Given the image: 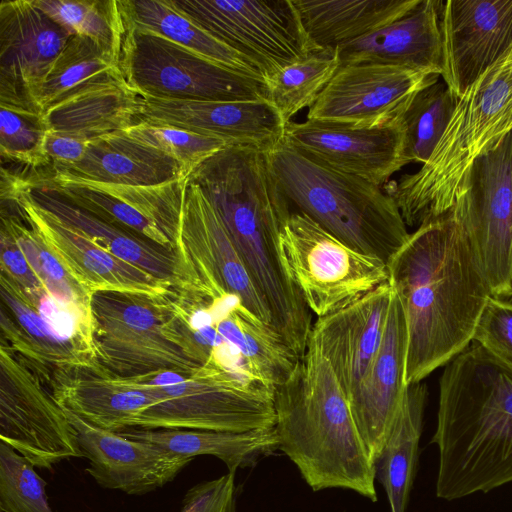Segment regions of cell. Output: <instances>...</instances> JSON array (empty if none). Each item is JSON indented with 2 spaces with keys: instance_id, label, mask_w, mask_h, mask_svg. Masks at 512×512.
Segmentation results:
<instances>
[{
  "instance_id": "6da1fadb",
  "label": "cell",
  "mask_w": 512,
  "mask_h": 512,
  "mask_svg": "<svg viewBox=\"0 0 512 512\" xmlns=\"http://www.w3.org/2000/svg\"><path fill=\"white\" fill-rule=\"evenodd\" d=\"M405 312V383L422 382L472 342L488 284L450 209L422 223L387 262Z\"/></svg>"
},
{
  "instance_id": "cb8c5ba5",
  "label": "cell",
  "mask_w": 512,
  "mask_h": 512,
  "mask_svg": "<svg viewBox=\"0 0 512 512\" xmlns=\"http://www.w3.org/2000/svg\"><path fill=\"white\" fill-rule=\"evenodd\" d=\"M393 286H379L353 304L317 318L309 341L332 367L347 400L366 376L382 341Z\"/></svg>"
},
{
  "instance_id": "4dcf8cb0",
  "label": "cell",
  "mask_w": 512,
  "mask_h": 512,
  "mask_svg": "<svg viewBox=\"0 0 512 512\" xmlns=\"http://www.w3.org/2000/svg\"><path fill=\"white\" fill-rule=\"evenodd\" d=\"M32 199L69 224L92 243L155 277L170 282L175 258L172 250L114 226L69 203L27 179Z\"/></svg>"
},
{
  "instance_id": "44dd1931",
  "label": "cell",
  "mask_w": 512,
  "mask_h": 512,
  "mask_svg": "<svg viewBox=\"0 0 512 512\" xmlns=\"http://www.w3.org/2000/svg\"><path fill=\"white\" fill-rule=\"evenodd\" d=\"M136 122L172 126L266 153L284 140L286 122L268 101L139 98Z\"/></svg>"
},
{
  "instance_id": "4316f807",
  "label": "cell",
  "mask_w": 512,
  "mask_h": 512,
  "mask_svg": "<svg viewBox=\"0 0 512 512\" xmlns=\"http://www.w3.org/2000/svg\"><path fill=\"white\" fill-rule=\"evenodd\" d=\"M140 95L122 76L89 83L43 111L52 131L94 139L136 123Z\"/></svg>"
},
{
  "instance_id": "603a6c76",
  "label": "cell",
  "mask_w": 512,
  "mask_h": 512,
  "mask_svg": "<svg viewBox=\"0 0 512 512\" xmlns=\"http://www.w3.org/2000/svg\"><path fill=\"white\" fill-rule=\"evenodd\" d=\"M407 325L393 288L378 352L356 392L348 399L357 429L374 463L387 439L404 390Z\"/></svg>"
},
{
  "instance_id": "ffe728a7",
  "label": "cell",
  "mask_w": 512,
  "mask_h": 512,
  "mask_svg": "<svg viewBox=\"0 0 512 512\" xmlns=\"http://www.w3.org/2000/svg\"><path fill=\"white\" fill-rule=\"evenodd\" d=\"M283 142L329 168L378 186L408 164L402 118L374 128L291 121Z\"/></svg>"
},
{
  "instance_id": "ba28073f",
  "label": "cell",
  "mask_w": 512,
  "mask_h": 512,
  "mask_svg": "<svg viewBox=\"0 0 512 512\" xmlns=\"http://www.w3.org/2000/svg\"><path fill=\"white\" fill-rule=\"evenodd\" d=\"M491 295L512 297V131L477 157L452 206Z\"/></svg>"
},
{
  "instance_id": "3957f363",
  "label": "cell",
  "mask_w": 512,
  "mask_h": 512,
  "mask_svg": "<svg viewBox=\"0 0 512 512\" xmlns=\"http://www.w3.org/2000/svg\"><path fill=\"white\" fill-rule=\"evenodd\" d=\"M279 450L313 491L352 490L377 501L374 463L347 397L316 345L307 350L274 393Z\"/></svg>"
},
{
  "instance_id": "5b68a950",
  "label": "cell",
  "mask_w": 512,
  "mask_h": 512,
  "mask_svg": "<svg viewBox=\"0 0 512 512\" xmlns=\"http://www.w3.org/2000/svg\"><path fill=\"white\" fill-rule=\"evenodd\" d=\"M289 203L352 248L388 262L410 234L380 186L329 168L285 142L268 153Z\"/></svg>"
},
{
  "instance_id": "8992f818",
  "label": "cell",
  "mask_w": 512,
  "mask_h": 512,
  "mask_svg": "<svg viewBox=\"0 0 512 512\" xmlns=\"http://www.w3.org/2000/svg\"><path fill=\"white\" fill-rule=\"evenodd\" d=\"M155 402L132 428L247 432L275 427V388L241 382L212 364L191 374L162 370L128 376Z\"/></svg>"
},
{
  "instance_id": "7c38bea8",
  "label": "cell",
  "mask_w": 512,
  "mask_h": 512,
  "mask_svg": "<svg viewBox=\"0 0 512 512\" xmlns=\"http://www.w3.org/2000/svg\"><path fill=\"white\" fill-rule=\"evenodd\" d=\"M216 38L258 64L266 80L320 48L292 0H169Z\"/></svg>"
},
{
  "instance_id": "484cf974",
  "label": "cell",
  "mask_w": 512,
  "mask_h": 512,
  "mask_svg": "<svg viewBox=\"0 0 512 512\" xmlns=\"http://www.w3.org/2000/svg\"><path fill=\"white\" fill-rule=\"evenodd\" d=\"M57 403L98 428L121 432L132 428L152 398L100 364L60 371L47 387Z\"/></svg>"
},
{
  "instance_id": "1f68e13d",
  "label": "cell",
  "mask_w": 512,
  "mask_h": 512,
  "mask_svg": "<svg viewBox=\"0 0 512 512\" xmlns=\"http://www.w3.org/2000/svg\"><path fill=\"white\" fill-rule=\"evenodd\" d=\"M118 433L193 459L202 455L217 457L232 473L254 467L262 458L279 450L275 427L247 432L128 428Z\"/></svg>"
},
{
  "instance_id": "5bb4252c",
  "label": "cell",
  "mask_w": 512,
  "mask_h": 512,
  "mask_svg": "<svg viewBox=\"0 0 512 512\" xmlns=\"http://www.w3.org/2000/svg\"><path fill=\"white\" fill-rule=\"evenodd\" d=\"M188 179L137 186L56 171L33 183L114 226L172 250Z\"/></svg>"
},
{
  "instance_id": "ee69618b",
  "label": "cell",
  "mask_w": 512,
  "mask_h": 512,
  "mask_svg": "<svg viewBox=\"0 0 512 512\" xmlns=\"http://www.w3.org/2000/svg\"><path fill=\"white\" fill-rule=\"evenodd\" d=\"M91 141L92 139L81 135L49 130L46 152L52 172L64 170L79 162Z\"/></svg>"
},
{
  "instance_id": "4fadbf2b",
  "label": "cell",
  "mask_w": 512,
  "mask_h": 512,
  "mask_svg": "<svg viewBox=\"0 0 512 512\" xmlns=\"http://www.w3.org/2000/svg\"><path fill=\"white\" fill-rule=\"evenodd\" d=\"M0 441L35 467L51 470L83 457L64 409L40 377L8 346H0Z\"/></svg>"
},
{
  "instance_id": "60d3db41",
  "label": "cell",
  "mask_w": 512,
  "mask_h": 512,
  "mask_svg": "<svg viewBox=\"0 0 512 512\" xmlns=\"http://www.w3.org/2000/svg\"><path fill=\"white\" fill-rule=\"evenodd\" d=\"M123 132L175 159L188 176L205 160L227 147L224 141L217 138L147 122H136Z\"/></svg>"
},
{
  "instance_id": "f35d334b",
  "label": "cell",
  "mask_w": 512,
  "mask_h": 512,
  "mask_svg": "<svg viewBox=\"0 0 512 512\" xmlns=\"http://www.w3.org/2000/svg\"><path fill=\"white\" fill-rule=\"evenodd\" d=\"M0 153L32 170L50 166L46 152L49 127L41 113L0 105Z\"/></svg>"
},
{
  "instance_id": "52a82bcc",
  "label": "cell",
  "mask_w": 512,
  "mask_h": 512,
  "mask_svg": "<svg viewBox=\"0 0 512 512\" xmlns=\"http://www.w3.org/2000/svg\"><path fill=\"white\" fill-rule=\"evenodd\" d=\"M287 277L318 318L389 282L387 263L345 244L303 212H291L279 233Z\"/></svg>"
},
{
  "instance_id": "ab89813d",
  "label": "cell",
  "mask_w": 512,
  "mask_h": 512,
  "mask_svg": "<svg viewBox=\"0 0 512 512\" xmlns=\"http://www.w3.org/2000/svg\"><path fill=\"white\" fill-rule=\"evenodd\" d=\"M35 466L11 446L0 441V509L2 512H55L46 486Z\"/></svg>"
},
{
  "instance_id": "d6a6232c",
  "label": "cell",
  "mask_w": 512,
  "mask_h": 512,
  "mask_svg": "<svg viewBox=\"0 0 512 512\" xmlns=\"http://www.w3.org/2000/svg\"><path fill=\"white\" fill-rule=\"evenodd\" d=\"M133 28L163 36L195 53L250 78L266 83L262 68L228 46L169 0H125Z\"/></svg>"
},
{
  "instance_id": "30bf717a",
  "label": "cell",
  "mask_w": 512,
  "mask_h": 512,
  "mask_svg": "<svg viewBox=\"0 0 512 512\" xmlns=\"http://www.w3.org/2000/svg\"><path fill=\"white\" fill-rule=\"evenodd\" d=\"M124 73L140 96L195 101L268 100L265 82L213 62L163 36L135 28Z\"/></svg>"
},
{
  "instance_id": "277c9868",
  "label": "cell",
  "mask_w": 512,
  "mask_h": 512,
  "mask_svg": "<svg viewBox=\"0 0 512 512\" xmlns=\"http://www.w3.org/2000/svg\"><path fill=\"white\" fill-rule=\"evenodd\" d=\"M512 131V56L483 74L458 99L429 159L413 174L389 181L408 226L418 227L449 211L474 160Z\"/></svg>"
},
{
  "instance_id": "f6af8a7d",
  "label": "cell",
  "mask_w": 512,
  "mask_h": 512,
  "mask_svg": "<svg viewBox=\"0 0 512 512\" xmlns=\"http://www.w3.org/2000/svg\"><path fill=\"white\" fill-rule=\"evenodd\" d=\"M1 271L7 273L26 290H45L31 270L23 252L15 241L3 230H0Z\"/></svg>"
},
{
  "instance_id": "ac0fdd59",
  "label": "cell",
  "mask_w": 512,
  "mask_h": 512,
  "mask_svg": "<svg viewBox=\"0 0 512 512\" xmlns=\"http://www.w3.org/2000/svg\"><path fill=\"white\" fill-rule=\"evenodd\" d=\"M172 251L175 272L214 278L227 291L239 296L259 319L273 325L271 311L221 216L202 188L190 179Z\"/></svg>"
},
{
  "instance_id": "bcb514c9",
  "label": "cell",
  "mask_w": 512,
  "mask_h": 512,
  "mask_svg": "<svg viewBox=\"0 0 512 512\" xmlns=\"http://www.w3.org/2000/svg\"><path fill=\"white\" fill-rule=\"evenodd\" d=\"M219 512H237L236 491L229 497V499Z\"/></svg>"
},
{
  "instance_id": "74e56055",
  "label": "cell",
  "mask_w": 512,
  "mask_h": 512,
  "mask_svg": "<svg viewBox=\"0 0 512 512\" xmlns=\"http://www.w3.org/2000/svg\"><path fill=\"white\" fill-rule=\"evenodd\" d=\"M458 99L444 82L419 91L402 117L405 157L424 164L431 156L457 105Z\"/></svg>"
},
{
  "instance_id": "83f0119b",
  "label": "cell",
  "mask_w": 512,
  "mask_h": 512,
  "mask_svg": "<svg viewBox=\"0 0 512 512\" xmlns=\"http://www.w3.org/2000/svg\"><path fill=\"white\" fill-rule=\"evenodd\" d=\"M61 171L100 182L137 186L189 178L175 159L123 131L92 139L84 157Z\"/></svg>"
},
{
  "instance_id": "8d00e7d4",
  "label": "cell",
  "mask_w": 512,
  "mask_h": 512,
  "mask_svg": "<svg viewBox=\"0 0 512 512\" xmlns=\"http://www.w3.org/2000/svg\"><path fill=\"white\" fill-rule=\"evenodd\" d=\"M107 76L125 78L122 69L93 41L73 35L40 89L38 106L41 114L66 96Z\"/></svg>"
},
{
  "instance_id": "836d02e7",
  "label": "cell",
  "mask_w": 512,
  "mask_h": 512,
  "mask_svg": "<svg viewBox=\"0 0 512 512\" xmlns=\"http://www.w3.org/2000/svg\"><path fill=\"white\" fill-rule=\"evenodd\" d=\"M33 1L71 35L93 41L124 73V63L133 33L125 0Z\"/></svg>"
},
{
  "instance_id": "f546056e",
  "label": "cell",
  "mask_w": 512,
  "mask_h": 512,
  "mask_svg": "<svg viewBox=\"0 0 512 512\" xmlns=\"http://www.w3.org/2000/svg\"><path fill=\"white\" fill-rule=\"evenodd\" d=\"M427 388L408 384L387 439L374 461L375 480L383 487L390 512H406L418 464Z\"/></svg>"
},
{
  "instance_id": "9c48e42d",
  "label": "cell",
  "mask_w": 512,
  "mask_h": 512,
  "mask_svg": "<svg viewBox=\"0 0 512 512\" xmlns=\"http://www.w3.org/2000/svg\"><path fill=\"white\" fill-rule=\"evenodd\" d=\"M1 343L48 387L55 373L92 367L96 354L88 326L54 302L45 290L28 291L0 273Z\"/></svg>"
},
{
  "instance_id": "e575fe53",
  "label": "cell",
  "mask_w": 512,
  "mask_h": 512,
  "mask_svg": "<svg viewBox=\"0 0 512 512\" xmlns=\"http://www.w3.org/2000/svg\"><path fill=\"white\" fill-rule=\"evenodd\" d=\"M14 211L2 207L1 230L21 249L46 293L91 329L92 296L66 272L40 236Z\"/></svg>"
},
{
  "instance_id": "d4e9b609",
  "label": "cell",
  "mask_w": 512,
  "mask_h": 512,
  "mask_svg": "<svg viewBox=\"0 0 512 512\" xmlns=\"http://www.w3.org/2000/svg\"><path fill=\"white\" fill-rule=\"evenodd\" d=\"M439 0H421L404 17L338 47L340 65L406 66L441 76L443 72Z\"/></svg>"
},
{
  "instance_id": "d590c367",
  "label": "cell",
  "mask_w": 512,
  "mask_h": 512,
  "mask_svg": "<svg viewBox=\"0 0 512 512\" xmlns=\"http://www.w3.org/2000/svg\"><path fill=\"white\" fill-rule=\"evenodd\" d=\"M339 67L338 47L314 51L266 80L268 101L289 123L299 111L313 106Z\"/></svg>"
},
{
  "instance_id": "d6986e66",
  "label": "cell",
  "mask_w": 512,
  "mask_h": 512,
  "mask_svg": "<svg viewBox=\"0 0 512 512\" xmlns=\"http://www.w3.org/2000/svg\"><path fill=\"white\" fill-rule=\"evenodd\" d=\"M444 83L457 98L512 56V0H448L441 9Z\"/></svg>"
},
{
  "instance_id": "7a4b0ae2",
  "label": "cell",
  "mask_w": 512,
  "mask_h": 512,
  "mask_svg": "<svg viewBox=\"0 0 512 512\" xmlns=\"http://www.w3.org/2000/svg\"><path fill=\"white\" fill-rule=\"evenodd\" d=\"M439 384L435 493L453 501L512 482V365L475 341Z\"/></svg>"
},
{
  "instance_id": "7402d4cb",
  "label": "cell",
  "mask_w": 512,
  "mask_h": 512,
  "mask_svg": "<svg viewBox=\"0 0 512 512\" xmlns=\"http://www.w3.org/2000/svg\"><path fill=\"white\" fill-rule=\"evenodd\" d=\"M63 409L82 455L89 461L85 471L102 488L144 495L174 480L193 460L153 443L98 428Z\"/></svg>"
},
{
  "instance_id": "2e32d148",
  "label": "cell",
  "mask_w": 512,
  "mask_h": 512,
  "mask_svg": "<svg viewBox=\"0 0 512 512\" xmlns=\"http://www.w3.org/2000/svg\"><path fill=\"white\" fill-rule=\"evenodd\" d=\"M439 75L396 65H340L309 108L307 120L357 128L399 121L415 95Z\"/></svg>"
},
{
  "instance_id": "8fae6325",
  "label": "cell",
  "mask_w": 512,
  "mask_h": 512,
  "mask_svg": "<svg viewBox=\"0 0 512 512\" xmlns=\"http://www.w3.org/2000/svg\"><path fill=\"white\" fill-rule=\"evenodd\" d=\"M158 296L97 292L91 298L96 361L123 377L162 370L191 374L201 366L167 336Z\"/></svg>"
},
{
  "instance_id": "9a60e30c",
  "label": "cell",
  "mask_w": 512,
  "mask_h": 512,
  "mask_svg": "<svg viewBox=\"0 0 512 512\" xmlns=\"http://www.w3.org/2000/svg\"><path fill=\"white\" fill-rule=\"evenodd\" d=\"M1 202L14 207L66 272L91 296L97 292H121L156 297L168 292L170 282L100 248L38 205L29 193L26 178L19 177L2 192Z\"/></svg>"
},
{
  "instance_id": "f1b7e54d",
  "label": "cell",
  "mask_w": 512,
  "mask_h": 512,
  "mask_svg": "<svg viewBox=\"0 0 512 512\" xmlns=\"http://www.w3.org/2000/svg\"><path fill=\"white\" fill-rule=\"evenodd\" d=\"M421 0H292L313 44L337 48L389 25Z\"/></svg>"
},
{
  "instance_id": "7bdbcfd3",
  "label": "cell",
  "mask_w": 512,
  "mask_h": 512,
  "mask_svg": "<svg viewBox=\"0 0 512 512\" xmlns=\"http://www.w3.org/2000/svg\"><path fill=\"white\" fill-rule=\"evenodd\" d=\"M235 491V473L232 472L203 481L186 492L180 512H219Z\"/></svg>"
},
{
  "instance_id": "b9f144b4",
  "label": "cell",
  "mask_w": 512,
  "mask_h": 512,
  "mask_svg": "<svg viewBox=\"0 0 512 512\" xmlns=\"http://www.w3.org/2000/svg\"><path fill=\"white\" fill-rule=\"evenodd\" d=\"M472 341L512 365V302L491 296L478 320Z\"/></svg>"
},
{
  "instance_id": "e0dca14e",
  "label": "cell",
  "mask_w": 512,
  "mask_h": 512,
  "mask_svg": "<svg viewBox=\"0 0 512 512\" xmlns=\"http://www.w3.org/2000/svg\"><path fill=\"white\" fill-rule=\"evenodd\" d=\"M72 36L33 0H2L0 105L41 113L40 89Z\"/></svg>"
}]
</instances>
